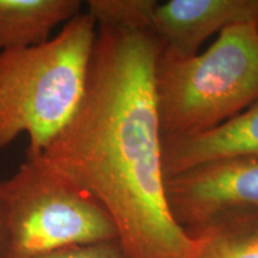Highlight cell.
I'll list each match as a JSON object with an SVG mask.
<instances>
[{
  "instance_id": "cell-1",
  "label": "cell",
  "mask_w": 258,
  "mask_h": 258,
  "mask_svg": "<svg viewBox=\"0 0 258 258\" xmlns=\"http://www.w3.org/2000/svg\"><path fill=\"white\" fill-rule=\"evenodd\" d=\"M161 48L153 31L97 27L82 101L36 154L105 209L125 258H195L198 247L165 196L154 91Z\"/></svg>"
},
{
  "instance_id": "cell-13",
  "label": "cell",
  "mask_w": 258,
  "mask_h": 258,
  "mask_svg": "<svg viewBox=\"0 0 258 258\" xmlns=\"http://www.w3.org/2000/svg\"><path fill=\"white\" fill-rule=\"evenodd\" d=\"M254 25H256V28H257V31H258V18H257V21H256V23H254Z\"/></svg>"
},
{
  "instance_id": "cell-3",
  "label": "cell",
  "mask_w": 258,
  "mask_h": 258,
  "mask_svg": "<svg viewBox=\"0 0 258 258\" xmlns=\"http://www.w3.org/2000/svg\"><path fill=\"white\" fill-rule=\"evenodd\" d=\"M154 91L161 139L201 133L234 117L258 101L256 25L224 29L202 54L161 48Z\"/></svg>"
},
{
  "instance_id": "cell-10",
  "label": "cell",
  "mask_w": 258,
  "mask_h": 258,
  "mask_svg": "<svg viewBox=\"0 0 258 258\" xmlns=\"http://www.w3.org/2000/svg\"><path fill=\"white\" fill-rule=\"evenodd\" d=\"M86 4L97 27L153 31L154 0H89Z\"/></svg>"
},
{
  "instance_id": "cell-2",
  "label": "cell",
  "mask_w": 258,
  "mask_h": 258,
  "mask_svg": "<svg viewBox=\"0 0 258 258\" xmlns=\"http://www.w3.org/2000/svg\"><path fill=\"white\" fill-rule=\"evenodd\" d=\"M96 35L80 12L43 43L0 54V150L27 134L36 156L59 134L82 101Z\"/></svg>"
},
{
  "instance_id": "cell-5",
  "label": "cell",
  "mask_w": 258,
  "mask_h": 258,
  "mask_svg": "<svg viewBox=\"0 0 258 258\" xmlns=\"http://www.w3.org/2000/svg\"><path fill=\"white\" fill-rule=\"evenodd\" d=\"M165 196L186 233L225 212L258 208V160L233 158L196 166L166 179Z\"/></svg>"
},
{
  "instance_id": "cell-4",
  "label": "cell",
  "mask_w": 258,
  "mask_h": 258,
  "mask_svg": "<svg viewBox=\"0 0 258 258\" xmlns=\"http://www.w3.org/2000/svg\"><path fill=\"white\" fill-rule=\"evenodd\" d=\"M4 189L6 258L117 240L115 224L105 209L38 156L27 154L18 170L4 180Z\"/></svg>"
},
{
  "instance_id": "cell-6",
  "label": "cell",
  "mask_w": 258,
  "mask_h": 258,
  "mask_svg": "<svg viewBox=\"0 0 258 258\" xmlns=\"http://www.w3.org/2000/svg\"><path fill=\"white\" fill-rule=\"evenodd\" d=\"M257 18L258 0H170L158 4L153 31L163 48L191 56L215 32Z\"/></svg>"
},
{
  "instance_id": "cell-11",
  "label": "cell",
  "mask_w": 258,
  "mask_h": 258,
  "mask_svg": "<svg viewBox=\"0 0 258 258\" xmlns=\"http://www.w3.org/2000/svg\"><path fill=\"white\" fill-rule=\"evenodd\" d=\"M23 258H125L117 240L74 245Z\"/></svg>"
},
{
  "instance_id": "cell-8",
  "label": "cell",
  "mask_w": 258,
  "mask_h": 258,
  "mask_svg": "<svg viewBox=\"0 0 258 258\" xmlns=\"http://www.w3.org/2000/svg\"><path fill=\"white\" fill-rule=\"evenodd\" d=\"M80 8L78 0H0V54L48 41Z\"/></svg>"
},
{
  "instance_id": "cell-12",
  "label": "cell",
  "mask_w": 258,
  "mask_h": 258,
  "mask_svg": "<svg viewBox=\"0 0 258 258\" xmlns=\"http://www.w3.org/2000/svg\"><path fill=\"white\" fill-rule=\"evenodd\" d=\"M8 254V202L4 189V180L0 179V258Z\"/></svg>"
},
{
  "instance_id": "cell-7",
  "label": "cell",
  "mask_w": 258,
  "mask_h": 258,
  "mask_svg": "<svg viewBox=\"0 0 258 258\" xmlns=\"http://www.w3.org/2000/svg\"><path fill=\"white\" fill-rule=\"evenodd\" d=\"M233 158L258 160V101L206 132L161 139L165 179L203 164Z\"/></svg>"
},
{
  "instance_id": "cell-9",
  "label": "cell",
  "mask_w": 258,
  "mask_h": 258,
  "mask_svg": "<svg viewBox=\"0 0 258 258\" xmlns=\"http://www.w3.org/2000/svg\"><path fill=\"white\" fill-rule=\"evenodd\" d=\"M188 234L195 258H258V208L225 212Z\"/></svg>"
}]
</instances>
